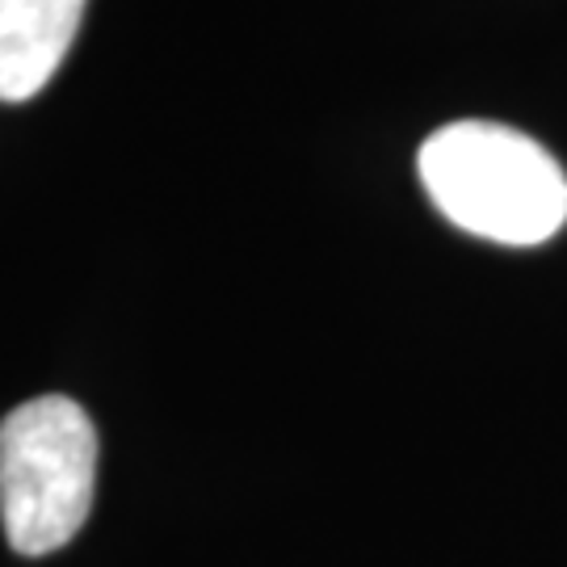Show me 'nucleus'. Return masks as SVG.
<instances>
[{
  "label": "nucleus",
  "mask_w": 567,
  "mask_h": 567,
  "mask_svg": "<svg viewBox=\"0 0 567 567\" xmlns=\"http://www.w3.org/2000/svg\"><path fill=\"white\" fill-rule=\"evenodd\" d=\"M97 429L76 400L42 395L0 425V517L18 555L68 547L93 508Z\"/></svg>",
  "instance_id": "2"
},
{
  "label": "nucleus",
  "mask_w": 567,
  "mask_h": 567,
  "mask_svg": "<svg viewBox=\"0 0 567 567\" xmlns=\"http://www.w3.org/2000/svg\"><path fill=\"white\" fill-rule=\"evenodd\" d=\"M89 0H0V102L39 97L60 72Z\"/></svg>",
  "instance_id": "3"
},
{
  "label": "nucleus",
  "mask_w": 567,
  "mask_h": 567,
  "mask_svg": "<svg viewBox=\"0 0 567 567\" xmlns=\"http://www.w3.org/2000/svg\"><path fill=\"white\" fill-rule=\"evenodd\" d=\"M416 168L433 206L480 240L534 248L567 224V173L505 122H450L425 140Z\"/></svg>",
  "instance_id": "1"
}]
</instances>
